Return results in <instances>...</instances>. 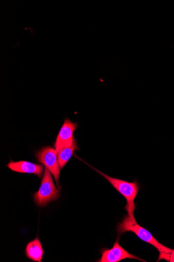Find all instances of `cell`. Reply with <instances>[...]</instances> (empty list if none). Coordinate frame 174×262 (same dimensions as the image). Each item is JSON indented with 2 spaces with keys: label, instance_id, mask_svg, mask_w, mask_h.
<instances>
[{
  "label": "cell",
  "instance_id": "obj_4",
  "mask_svg": "<svg viewBox=\"0 0 174 262\" xmlns=\"http://www.w3.org/2000/svg\"><path fill=\"white\" fill-rule=\"evenodd\" d=\"M35 156L38 161L43 164L45 168L52 173L58 187L60 188L59 179L61 169L58 152L55 148L49 146L42 147L36 152Z\"/></svg>",
  "mask_w": 174,
  "mask_h": 262
},
{
  "label": "cell",
  "instance_id": "obj_9",
  "mask_svg": "<svg viewBox=\"0 0 174 262\" xmlns=\"http://www.w3.org/2000/svg\"><path fill=\"white\" fill-rule=\"evenodd\" d=\"M76 150H79V147L77 141L74 140L71 146L62 148L58 151V160L61 169L64 167L72 156L74 151Z\"/></svg>",
  "mask_w": 174,
  "mask_h": 262
},
{
  "label": "cell",
  "instance_id": "obj_3",
  "mask_svg": "<svg viewBox=\"0 0 174 262\" xmlns=\"http://www.w3.org/2000/svg\"><path fill=\"white\" fill-rule=\"evenodd\" d=\"M60 194V188L55 185L52 173L45 169L40 187L33 194L36 204L39 206H45L49 202L57 200Z\"/></svg>",
  "mask_w": 174,
  "mask_h": 262
},
{
  "label": "cell",
  "instance_id": "obj_2",
  "mask_svg": "<svg viewBox=\"0 0 174 262\" xmlns=\"http://www.w3.org/2000/svg\"><path fill=\"white\" fill-rule=\"evenodd\" d=\"M85 163L107 179L113 187L126 199L127 204L125 208L128 212V215L130 217H134V210L136 208L135 200L138 195L139 190V185L137 181L135 180L133 182H129L109 177L93 168L90 164Z\"/></svg>",
  "mask_w": 174,
  "mask_h": 262
},
{
  "label": "cell",
  "instance_id": "obj_6",
  "mask_svg": "<svg viewBox=\"0 0 174 262\" xmlns=\"http://www.w3.org/2000/svg\"><path fill=\"white\" fill-rule=\"evenodd\" d=\"M120 236L114 244V246L110 249H104L102 250V256L97 261L99 262H118L124 259H137L143 261L144 260L130 253L127 250L122 248L119 244Z\"/></svg>",
  "mask_w": 174,
  "mask_h": 262
},
{
  "label": "cell",
  "instance_id": "obj_5",
  "mask_svg": "<svg viewBox=\"0 0 174 262\" xmlns=\"http://www.w3.org/2000/svg\"><path fill=\"white\" fill-rule=\"evenodd\" d=\"M78 124L72 122L68 118H65L55 144L57 151L60 149L71 146L76 139L73 137L74 132L77 129Z\"/></svg>",
  "mask_w": 174,
  "mask_h": 262
},
{
  "label": "cell",
  "instance_id": "obj_1",
  "mask_svg": "<svg viewBox=\"0 0 174 262\" xmlns=\"http://www.w3.org/2000/svg\"><path fill=\"white\" fill-rule=\"evenodd\" d=\"M117 231L119 235L127 232H133L141 241L152 245L158 249L160 253L158 260L165 259L169 261V255L172 250L160 243L150 232L137 223L135 217H130L128 215L124 217L122 222L117 225Z\"/></svg>",
  "mask_w": 174,
  "mask_h": 262
},
{
  "label": "cell",
  "instance_id": "obj_8",
  "mask_svg": "<svg viewBox=\"0 0 174 262\" xmlns=\"http://www.w3.org/2000/svg\"><path fill=\"white\" fill-rule=\"evenodd\" d=\"M43 253L41 243L38 237L29 243L26 249L27 256L34 261H41Z\"/></svg>",
  "mask_w": 174,
  "mask_h": 262
},
{
  "label": "cell",
  "instance_id": "obj_10",
  "mask_svg": "<svg viewBox=\"0 0 174 262\" xmlns=\"http://www.w3.org/2000/svg\"><path fill=\"white\" fill-rule=\"evenodd\" d=\"M169 259L168 261L174 262V250H172L171 252L169 254Z\"/></svg>",
  "mask_w": 174,
  "mask_h": 262
},
{
  "label": "cell",
  "instance_id": "obj_7",
  "mask_svg": "<svg viewBox=\"0 0 174 262\" xmlns=\"http://www.w3.org/2000/svg\"><path fill=\"white\" fill-rule=\"evenodd\" d=\"M8 167L12 171L20 173L32 174L42 178L43 166L27 161L14 162L11 161L8 164Z\"/></svg>",
  "mask_w": 174,
  "mask_h": 262
}]
</instances>
